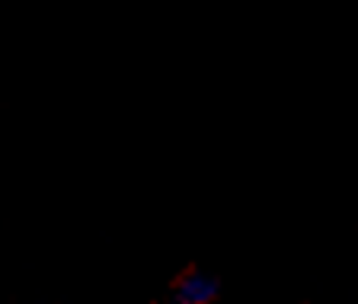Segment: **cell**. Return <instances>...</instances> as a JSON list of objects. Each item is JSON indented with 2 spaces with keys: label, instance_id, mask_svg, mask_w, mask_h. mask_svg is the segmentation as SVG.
Here are the masks:
<instances>
[{
  "label": "cell",
  "instance_id": "obj_1",
  "mask_svg": "<svg viewBox=\"0 0 358 304\" xmlns=\"http://www.w3.org/2000/svg\"><path fill=\"white\" fill-rule=\"evenodd\" d=\"M215 295H217V285H215V279L205 272H189L176 289L179 304H211Z\"/></svg>",
  "mask_w": 358,
  "mask_h": 304
}]
</instances>
